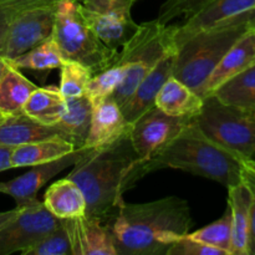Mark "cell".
I'll list each match as a JSON object with an SVG mask.
<instances>
[{"label": "cell", "instance_id": "cell-1", "mask_svg": "<svg viewBox=\"0 0 255 255\" xmlns=\"http://www.w3.org/2000/svg\"><path fill=\"white\" fill-rule=\"evenodd\" d=\"M105 224L117 255H166L193 221L188 202L169 196L147 203L124 201Z\"/></svg>", "mask_w": 255, "mask_h": 255}, {"label": "cell", "instance_id": "cell-2", "mask_svg": "<svg viewBox=\"0 0 255 255\" xmlns=\"http://www.w3.org/2000/svg\"><path fill=\"white\" fill-rule=\"evenodd\" d=\"M138 164L129 129L119 139L97 148L85 147L75 162L70 179L81 188L86 199V214L106 223L124 202L128 178Z\"/></svg>", "mask_w": 255, "mask_h": 255}, {"label": "cell", "instance_id": "cell-3", "mask_svg": "<svg viewBox=\"0 0 255 255\" xmlns=\"http://www.w3.org/2000/svg\"><path fill=\"white\" fill-rule=\"evenodd\" d=\"M243 161L211 141L192 120L178 136L149 161L132 172L128 188L146 174L162 168L181 169L194 176L216 181L229 188L242 182Z\"/></svg>", "mask_w": 255, "mask_h": 255}, {"label": "cell", "instance_id": "cell-4", "mask_svg": "<svg viewBox=\"0 0 255 255\" xmlns=\"http://www.w3.org/2000/svg\"><path fill=\"white\" fill-rule=\"evenodd\" d=\"M255 26V7L192 35L176 49L173 76L206 97V85L229 49Z\"/></svg>", "mask_w": 255, "mask_h": 255}, {"label": "cell", "instance_id": "cell-5", "mask_svg": "<svg viewBox=\"0 0 255 255\" xmlns=\"http://www.w3.org/2000/svg\"><path fill=\"white\" fill-rule=\"evenodd\" d=\"M176 24H161L156 19L138 25L133 36L122 45L116 61L125 67V76L111 97L120 107L131 97L139 82L174 46Z\"/></svg>", "mask_w": 255, "mask_h": 255}, {"label": "cell", "instance_id": "cell-6", "mask_svg": "<svg viewBox=\"0 0 255 255\" xmlns=\"http://www.w3.org/2000/svg\"><path fill=\"white\" fill-rule=\"evenodd\" d=\"M52 36L65 60L85 65L92 75L110 66L119 54V50L105 45L90 27L79 0H57Z\"/></svg>", "mask_w": 255, "mask_h": 255}, {"label": "cell", "instance_id": "cell-7", "mask_svg": "<svg viewBox=\"0 0 255 255\" xmlns=\"http://www.w3.org/2000/svg\"><path fill=\"white\" fill-rule=\"evenodd\" d=\"M193 122L211 141L239 158L255 157V112L224 104L212 94L203 99Z\"/></svg>", "mask_w": 255, "mask_h": 255}, {"label": "cell", "instance_id": "cell-8", "mask_svg": "<svg viewBox=\"0 0 255 255\" xmlns=\"http://www.w3.org/2000/svg\"><path fill=\"white\" fill-rule=\"evenodd\" d=\"M82 15L105 45L122 47L138 29L131 10L136 0H79Z\"/></svg>", "mask_w": 255, "mask_h": 255}, {"label": "cell", "instance_id": "cell-9", "mask_svg": "<svg viewBox=\"0 0 255 255\" xmlns=\"http://www.w3.org/2000/svg\"><path fill=\"white\" fill-rule=\"evenodd\" d=\"M20 208L19 214L0 228V255L22 254L61 224L39 199Z\"/></svg>", "mask_w": 255, "mask_h": 255}, {"label": "cell", "instance_id": "cell-10", "mask_svg": "<svg viewBox=\"0 0 255 255\" xmlns=\"http://www.w3.org/2000/svg\"><path fill=\"white\" fill-rule=\"evenodd\" d=\"M56 1L30 5L20 10L7 31L1 57L11 60L37 46L54 34Z\"/></svg>", "mask_w": 255, "mask_h": 255}, {"label": "cell", "instance_id": "cell-11", "mask_svg": "<svg viewBox=\"0 0 255 255\" xmlns=\"http://www.w3.org/2000/svg\"><path fill=\"white\" fill-rule=\"evenodd\" d=\"M192 120L188 117L169 116L156 106L144 112L129 128V138L138 156V164L134 169L149 161L157 152L178 136Z\"/></svg>", "mask_w": 255, "mask_h": 255}, {"label": "cell", "instance_id": "cell-12", "mask_svg": "<svg viewBox=\"0 0 255 255\" xmlns=\"http://www.w3.org/2000/svg\"><path fill=\"white\" fill-rule=\"evenodd\" d=\"M85 151V147L77 148L71 153L49 162V163L32 166L30 171L22 176L12 178L6 182H0V193L10 196L16 202V207H25L34 202L37 192L47 183L51 178L61 173L67 167L74 166L75 162L80 158Z\"/></svg>", "mask_w": 255, "mask_h": 255}, {"label": "cell", "instance_id": "cell-13", "mask_svg": "<svg viewBox=\"0 0 255 255\" xmlns=\"http://www.w3.org/2000/svg\"><path fill=\"white\" fill-rule=\"evenodd\" d=\"M61 222L71 243L72 255H117L111 233L100 219L85 214Z\"/></svg>", "mask_w": 255, "mask_h": 255}, {"label": "cell", "instance_id": "cell-14", "mask_svg": "<svg viewBox=\"0 0 255 255\" xmlns=\"http://www.w3.org/2000/svg\"><path fill=\"white\" fill-rule=\"evenodd\" d=\"M176 50H172L162 57L161 61L139 82L126 104L121 107L125 120L128 125L136 122L142 115L154 106L156 97L164 82L173 76Z\"/></svg>", "mask_w": 255, "mask_h": 255}, {"label": "cell", "instance_id": "cell-15", "mask_svg": "<svg viewBox=\"0 0 255 255\" xmlns=\"http://www.w3.org/2000/svg\"><path fill=\"white\" fill-rule=\"evenodd\" d=\"M254 5L255 0H212L198 12L176 24L173 36L174 46L177 49L196 32L207 29L227 17L253 9Z\"/></svg>", "mask_w": 255, "mask_h": 255}, {"label": "cell", "instance_id": "cell-16", "mask_svg": "<svg viewBox=\"0 0 255 255\" xmlns=\"http://www.w3.org/2000/svg\"><path fill=\"white\" fill-rule=\"evenodd\" d=\"M129 128L131 125L125 120L121 107L112 97H109L92 107L91 124L84 147L97 148L106 146L119 139Z\"/></svg>", "mask_w": 255, "mask_h": 255}, {"label": "cell", "instance_id": "cell-17", "mask_svg": "<svg viewBox=\"0 0 255 255\" xmlns=\"http://www.w3.org/2000/svg\"><path fill=\"white\" fill-rule=\"evenodd\" d=\"M255 64V26L246 32L227 51L206 85V96L221 85Z\"/></svg>", "mask_w": 255, "mask_h": 255}, {"label": "cell", "instance_id": "cell-18", "mask_svg": "<svg viewBox=\"0 0 255 255\" xmlns=\"http://www.w3.org/2000/svg\"><path fill=\"white\" fill-rule=\"evenodd\" d=\"M57 136L64 138L56 126L40 124L24 111L2 117L0 121V144L2 146L16 147Z\"/></svg>", "mask_w": 255, "mask_h": 255}, {"label": "cell", "instance_id": "cell-19", "mask_svg": "<svg viewBox=\"0 0 255 255\" xmlns=\"http://www.w3.org/2000/svg\"><path fill=\"white\" fill-rule=\"evenodd\" d=\"M228 189V207L232 214L231 255H249L252 193L243 181Z\"/></svg>", "mask_w": 255, "mask_h": 255}, {"label": "cell", "instance_id": "cell-20", "mask_svg": "<svg viewBox=\"0 0 255 255\" xmlns=\"http://www.w3.org/2000/svg\"><path fill=\"white\" fill-rule=\"evenodd\" d=\"M44 206L59 219H71L86 214V199L81 188L69 177L54 182L44 194Z\"/></svg>", "mask_w": 255, "mask_h": 255}, {"label": "cell", "instance_id": "cell-21", "mask_svg": "<svg viewBox=\"0 0 255 255\" xmlns=\"http://www.w3.org/2000/svg\"><path fill=\"white\" fill-rule=\"evenodd\" d=\"M203 99L186 84L171 76L159 90L154 106L169 116L194 119L199 114Z\"/></svg>", "mask_w": 255, "mask_h": 255}, {"label": "cell", "instance_id": "cell-22", "mask_svg": "<svg viewBox=\"0 0 255 255\" xmlns=\"http://www.w3.org/2000/svg\"><path fill=\"white\" fill-rule=\"evenodd\" d=\"M76 148L71 142L59 136L12 147L11 158H10L11 168L49 163L71 153Z\"/></svg>", "mask_w": 255, "mask_h": 255}, {"label": "cell", "instance_id": "cell-23", "mask_svg": "<svg viewBox=\"0 0 255 255\" xmlns=\"http://www.w3.org/2000/svg\"><path fill=\"white\" fill-rule=\"evenodd\" d=\"M92 105L86 96L67 99L65 111L56 125L66 141L71 142L75 148L85 146L90 129Z\"/></svg>", "mask_w": 255, "mask_h": 255}, {"label": "cell", "instance_id": "cell-24", "mask_svg": "<svg viewBox=\"0 0 255 255\" xmlns=\"http://www.w3.org/2000/svg\"><path fill=\"white\" fill-rule=\"evenodd\" d=\"M36 89V85L19 69L6 62L0 77V115L5 117L21 112L30 95Z\"/></svg>", "mask_w": 255, "mask_h": 255}, {"label": "cell", "instance_id": "cell-25", "mask_svg": "<svg viewBox=\"0 0 255 255\" xmlns=\"http://www.w3.org/2000/svg\"><path fill=\"white\" fill-rule=\"evenodd\" d=\"M65 104L66 100L61 95L59 87H37L30 95L22 111L40 124L54 126L64 114Z\"/></svg>", "mask_w": 255, "mask_h": 255}, {"label": "cell", "instance_id": "cell-26", "mask_svg": "<svg viewBox=\"0 0 255 255\" xmlns=\"http://www.w3.org/2000/svg\"><path fill=\"white\" fill-rule=\"evenodd\" d=\"M213 95L224 104L255 112V64L221 85Z\"/></svg>", "mask_w": 255, "mask_h": 255}, {"label": "cell", "instance_id": "cell-27", "mask_svg": "<svg viewBox=\"0 0 255 255\" xmlns=\"http://www.w3.org/2000/svg\"><path fill=\"white\" fill-rule=\"evenodd\" d=\"M5 61L19 70L50 71V70L60 69L64 64L65 57L62 56L56 40L51 36L37 46L30 49L29 51Z\"/></svg>", "mask_w": 255, "mask_h": 255}, {"label": "cell", "instance_id": "cell-28", "mask_svg": "<svg viewBox=\"0 0 255 255\" xmlns=\"http://www.w3.org/2000/svg\"><path fill=\"white\" fill-rule=\"evenodd\" d=\"M124 76L125 67L119 64L116 59L106 69L92 75L85 89V96L91 102L92 107L111 97L117 86L121 84Z\"/></svg>", "mask_w": 255, "mask_h": 255}, {"label": "cell", "instance_id": "cell-29", "mask_svg": "<svg viewBox=\"0 0 255 255\" xmlns=\"http://www.w3.org/2000/svg\"><path fill=\"white\" fill-rule=\"evenodd\" d=\"M194 241L211 246L213 248L221 249L227 255H231L232 248V214L229 207H227L226 213L222 218L193 233H188Z\"/></svg>", "mask_w": 255, "mask_h": 255}, {"label": "cell", "instance_id": "cell-30", "mask_svg": "<svg viewBox=\"0 0 255 255\" xmlns=\"http://www.w3.org/2000/svg\"><path fill=\"white\" fill-rule=\"evenodd\" d=\"M60 70L61 80L59 90L64 99L84 96L87 82L92 76L91 70L74 60H65Z\"/></svg>", "mask_w": 255, "mask_h": 255}, {"label": "cell", "instance_id": "cell-31", "mask_svg": "<svg viewBox=\"0 0 255 255\" xmlns=\"http://www.w3.org/2000/svg\"><path fill=\"white\" fill-rule=\"evenodd\" d=\"M22 255H72L71 243L62 222L55 231Z\"/></svg>", "mask_w": 255, "mask_h": 255}, {"label": "cell", "instance_id": "cell-32", "mask_svg": "<svg viewBox=\"0 0 255 255\" xmlns=\"http://www.w3.org/2000/svg\"><path fill=\"white\" fill-rule=\"evenodd\" d=\"M212 0H166L159 9L156 20L161 24H171L173 20L188 19L203 9Z\"/></svg>", "mask_w": 255, "mask_h": 255}, {"label": "cell", "instance_id": "cell-33", "mask_svg": "<svg viewBox=\"0 0 255 255\" xmlns=\"http://www.w3.org/2000/svg\"><path fill=\"white\" fill-rule=\"evenodd\" d=\"M166 255H227L221 249L192 239L188 234L174 242Z\"/></svg>", "mask_w": 255, "mask_h": 255}, {"label": "cell", "instance_id": "cell-34", "mask_svg": "<svg viewBox=\"0 0 255 255\" xmlns=\"http://www.w3.org/2000/svg\"><path fill=\"white\" fill-rule=\"evenodd\" d=\"M242 181L249 187L252 193L251 233H249V255H255V164L253 159H244Z\"/></svg>", "mask_w": 255, "mask_h": 255}, {"label": "cell", "instance_id": "cell-35", "mask_svg": "<svg viewBox=\"0 0 255 255\" xmlns=\"http://www.w3.org/2000/svg\"><path fill=\"white\" fill-rule=\"evenodd\" d=\"M46 2V1H45ZM40 4V2H37ZM34 4H0V56L2 55L10 24L15 15L24 7Z\"/></svg>", "mask_w": 255, "mask_h": 255}, {"label": "cell", "instance_id": "cell-36", "mask_svg": "<svg viewBox=\"0 0 255 255\" xmlns=\"http://www.w3.org/2000/svg\"><path fill=\"white\" fill-rule=\"evenodd\" d=\"M11 151L12 147L0 144V172L11 168Z\"/></svg>", "mask_w": 255, "mask_h": 255}, {"label": "cell", "instance_id": "cell-37", "mask_svg": "<svg viewBox=\"0 0 255 255\" xmlns=\"http://www.w3.org/2000/svg\"><path fill=\"white\" fill-rule=\"evenodd\" d=\"M20 207H15L14 209H10V211L6 212H0V228H1L4 224H6L7 222L11 221L14 217H16L20 212Z\"/></svg>", "mask_w": 255, "mask_h": 255}, {"label": "cell", "instance_id": "cell-38", "mask_svg": "<svg viewBox=\"0 0 255 255\" xmlns=\"http://www.w3.org/2000/svg\"><path fill=\"white\" fill-rule=\"evenodd\" d=\"M45 1H54V0H0V4H37Z\"/></svg>", "mask_w": 255, "mask_h": 255}, {"label": "cell", "instance_id": "cell-39", "mask_svg": "<svg viewBox=\"0 0 255 255\" xmlns=\"http://www.w3.org/2000/svg\"><path fill=\"white\" fill-rule=\"evenodd\" d=\"M5 65H6V62H5V60L0 56V77H1L2 71H4V69H5Z\"/></svg>", "mask_w": 255, "mask_h": 255}, {"label": "cell", "instance_id": "cell-40", "mask_svg": "<svg viewBox=\"0 0 255 255\" xmlns=\"http://www.w3.org/2000/svg\"><path fill=\"white\" fill-rule=\"evenodd\" d=\"M1 120H2V116H0V121H1Z\"/></svg>", "mask_w": 255, "mask_h": 255}, {"label": "cell", "instance_id": "cell-41", "mask_svg": "<svg viewBox=\"0 0 255 255\" xmlns=\"http://www.w3.org/2000/svg\"><path fill=\"white\" fill-rule=\"evenodd\" d=\"M0 116H1V115H0ZM2 117H4V116H2Z\"/></svg>", "mask_w": 255, "mask_h": 255}, {"label": "cell", "instance_id": "cell-42", "mask_svg": "<svg viewBox=\"0 0 255 255\" xmlns=\"http://www.w3.org/2000/svg\"><path fill=\"white\" fill-rule=\"evenodd\" d=\"M254 7H255V5H254Z\"/></svg>", "mask_w": 255, "mask_h": 255}, {"label": "cell", "instance_id": "cell-43", "mask_svg": "<svg viewBox=\"0 0 255 255\" xmlns=\"http://www.w3.org/2000/svg\"><path fill=\"white\" fill-rule=\"evenodd\" d=\"M254 158H255V157H254Z\"/></svg>", "mask_w": 255, "mask_h": 255}]
</instances>
